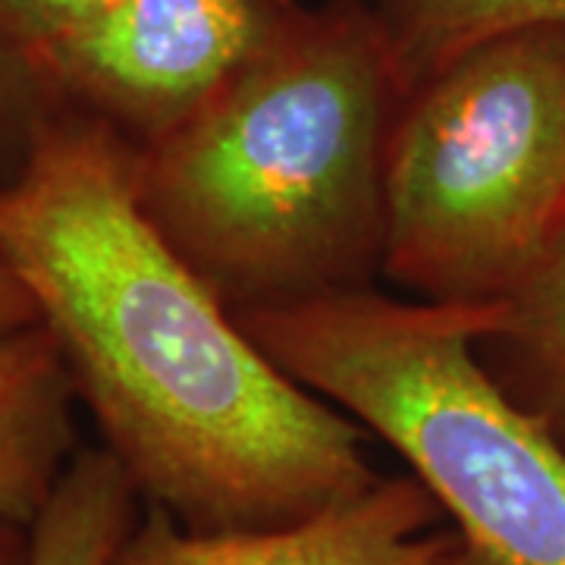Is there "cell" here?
Wrapping results in <instances>:
<instances>
[{
  "instance_id": "9",
  "label": "cell",
  "mask_w": 565,
  "mask_h": 565,
  "mask_svg": "<svg viewBox=\"0 0 565 565\" xmlns=\"http://www.w3.org/2000/svg\"><path fill=\"white\" fill-rule=\"evenodd\" d=\"M405 95L484 41L556 25L565 29V0H367Z\"/></svg>"
},
{
  "instance_id": "7",
  "label": "cell",
  "mask_w": 565,
  "mask_h": 565,
  "mask_svg": "<svg viewBox=\"0 0 565 565\" xmlns=\"http://www.w3.org/2000/svg\"><path fill=\"white\" fill-rule=\"evenodd\" d=\"M76 386L41 327L0 330V522L32 527L76 459Z\"/></svg>"
},
{
  "instance_id": "4",
  "label": "cell",
  "mask_w": 565,
  "mask_h": 565,
  "mask_svg": "<svg viewBox=\"0 0 565 565\" xmlns=\"http://www.w3.org/2000/svg\"><path fill=\"white\" fill-rule=\"evenodd\" d=\"M563 230L565 29L497 35L405 95L384 280L418 302H500Z\"/></svg>"
},
{
  "instance_id": "1",
  "label": "cell",
  "mask_w": 565,
  "mask_h": 565,
  "mask_svg": "<svg viewBox=\"0 0 565 565\" xmlns=\"http://www.w3.org/2000/svg\"><path fill=\"white\" fill-rule=\"evenodd\" d=\"M0 252L104 449L182 527L302 525L384 478L362 424L289 377L148 217L136 145L102 120H44L0 182Z\"/></svg>"
},
{
  "instance_id": "11",
  "label": "cell",
  "mask_w": 565,
  "mask_h": 565,
  "mask_svg": "<svg viewBox=\"0 0 565 565\" xmlns=\"http://www.w3.org/2000/svg\"><path fill=\"white\" fill-rule=\"evenodd\" d=\"M61 107L35 51L0 13V182L25 161L44 120Z\"/></svg>"
},
{
  "instance_id": "6",
  "label": "cell",
  "mask_w": 565,
  "mask_h": 565,
  "mask_svg": "<svg viewBox=\"0 0 565 565\" xmlns=\"http://www.w3.org/2000/svg\"><path fill=\"white\" fill-rule=\"evenodd\" d=\"M456 537L415 475L381 478L311 522L199 534L148 505L114 565H449Z\"/></svg>"
},
{
  "instance_id": "10",
  "label": "cell",
  "mask_w": 565,
  "mask_h": 565,
  "mask_svg": "<svg viewBox=\"0 0 565 565\" xmlns=\"http://www.w3.org/2000/svg\"><path fill=\"white\" fill-rule=\"evenodd\" d=\"M141 519V493L107 449H79L41 509L32 565H114Z\"/></svg>"
},
{
  "instance_id": "13",
  "label": "cell",
  "mask_w": 565,
  "mask_h": 565,
  "mask_svg": "<svg viewBox=\"0 0 565 565\" xmlns=\"http://www.w3.org/2000/svg\"><path fill=\"white\" fill-rule=\"evenodd\" d=\"M39 323V311L32 305V296L17 277V270L0 252V330H20Z\"/></svg>"
},
{
  "instance_id": "12",
  "label": "cell",
  "mask_w": 565,
  "mask_h": 565,
  "mask_svg": "<svg viewBox=\"0 0 565 565\" xmlns=\"http://www.w3.org/2000/svg\"><path fill=\"white\" fill-rule=\"evenodd\" d=\"M117 0H0L3 20L39 57L41 51L95 20Z\"/></svg>"
},
{
  "instance_id": "3",
  "label": "cell",
  "mask_w": 565,
  "mask_h": 565,
  "mask_svg": "<svg viewBox=\"0 0 565 565\" xmlns=\"http://www.w3.org/2000/svg\"><path fill=\"white\" fill-rule=\"evenodd\" d=\"M289 377L386 444L437 500L449 565H565V446L475 352L497 305L396 299L377 286L233 311Z\"/></svg>"
},
{
  "instance_id": "5",
  "label": "cell",
  "mask_w": 565,
  "mask_h": 565,
  "mask_svg": "<svg viewBox=\"0 0 565 565\" xmlns=\"http://www.w3.org/2000/svg\"><path fill=\"white\" fill-rule=\"evenodd\" d=\"M302 10L299 0H117L39 63L63 107L145 148L252 70Z\"/></svg>"
},
{
  "instance_id": "8",
  "label": "cell",
  "mask_w": 565,
  "mask_h": 565,
  "mask_svg": "<svg viewBox=\"0 0 565 565\" xmlns=\"http://www.w3.org/2000/svg\"><path fill=\"white\" fill-rule=\"evenodd\" d=\"M497 305L475 352L512 403L565 446V230Z\"/></svg>"
},
{
  "instance_id": "14",
  "label": "cell",
  "mask_w": 565,
  "mask_h": 565,
  "mask_svg": "<svg viewBox=\"0 0 565 565\" xmlns=\"http://www.w3.org/2000/svg\"><path fill=\"white\" fill-rule=\"evenodd\" d=\"M0 565H32L29 527L0 522Z\"/></svg>"
},
{
  "instance_id": "2",
  "label": "cell",
  "mask_w": 565,
  "mask_h": 565,
  "mask_svg": "<svg viewBox=\"0 0 565 565\" xmlns=\"http://www.w3.org/2000/svg\"><path fill=\"white\" fill-rule=\"evenodd\" d=\"M403 102L367 0L305 7L226 92L136 148L141 204L233 311L371 289Z\"/></svg>"
}]
</instances>
